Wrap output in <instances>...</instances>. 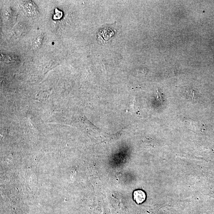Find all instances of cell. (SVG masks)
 I'll return each instance as SVG.
<instances>
[{
    "instance_id": "cell-2",
    "label": "cell",
    "mask_w": 214,
    "mask_h": 214,
    "mask_svg": "<svg viewBox=\"0 0 214 214\" xmlns=\"http://www.w3.org/2000/svg\"><path fill=\"white\" fill-rule=\"evenodd\" d=\"M133 198L136 203L139 205L145 201L146 199V195L143 190H137L134 192Z\"/></svg>"
},
{
    "instance_id": "cell-3",
    "label": "cell",
    "mask_w": 214,
    "mask_h": 214,
    "mask_svg": "<svg viewBox=\"0 0 214 214\" xmlns=\"http://www.w3.org/2000/svg\"><path fill=\"white\" fill-rule=\"evenodd\" d=\"M62 16V12L59 11L57 9H55V14L54 15V19H60Z\"/></svg>"
},
{
    "instance_id": "cell-1",
    "label": "cell",
    "mask_w": 214,
    "mask_h": 214,
    "mask_svg": "<svg viewBox=\"0 0 214 214\" xmlns=\"http://www.w3.org/2000/svg\"><path fill=\"white\" fill-rule=\"evenodd\" d=\"M114 32L112 30L108 28L103 29L101 30L98 32L97 35V39L98 42H100L102 44H105L113 37Z\"/></svg>"
}]
</instances>
